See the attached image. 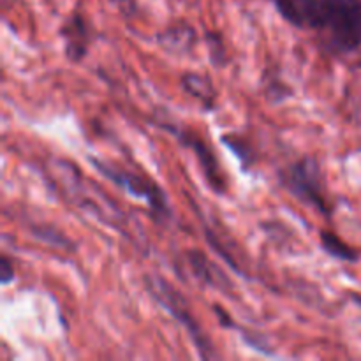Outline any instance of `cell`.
Segmentation results:
<instances>
[{
  "instance_id": "cell-1",
  "label": "cell",
  "mask_w": 361,
  "mask_h": 361,
  "mask_svg": "<svg viewBox=\"0 0 361 361\" xmlns=\"http://www.w3.org/2000/svg\"><path fill=\"white\" fill-rule=\"evenodd\" d=\"M87 161L90 162V166L95 171L101 173L104 178L115 183L116 187L123 189L133 197L143 200L147 203L152 221L161 226H166L171 222L173 210L169 207L168 194L164 192V189L157 182H152V180L145 178V176L137 175V173L116 168L115 164H109V162L94 157V155H88Z\"/></svg>"
},
{
  "instance_id": "cell-2",
  "label": "cell",
  "mask_w": 361,
  "mask_h": 361,
  "mask_svg": "<svg viewBox=\"0 0 361 361\" xmlns=\"http://www.w3.org/2000/svg\"><path fill=\"white\" fill-rule=\"evenodd\" d=\"M145 288H147L148 295L166 310V312L171 314L173 319L187 331L189 338L192 341V344L196 345L197 355L201 360H210V358H219V353L215 351L214 342L208 338V335L204 334V330L201 328V324L197 323V319L194 317V314L190 312L189 305H187L185 298L169 284L168 281H164L159 275H148L145 277Z\"/></svg>"
},
{
  "instance_id": "cell-3",
  "label": "cell",
  "mask_w": 361,
  "mask_h": 361,
  "mask_svg": "<svg viewBox=\"0 0 361 361\" xmlns=\"http://www.w3.org/2000/svg\"><path fill=\"white\" fill-rule=\"evenodd\" d=\"M282 187L289 194L302 201L307 207H312L324 217H331L334 204L326 197L323 171L319 162L314 157H302L291 166L279 173Z\"/></svg>"
},
{
  "instance_id": "cell-4",
  "label": "cell",
  "mask_w": 361,
  "mask_h": 361,
  "mask_svg": "<svg viewBox=\"0 0 361 361\" xmlns=\"http://www.w3.org/2000/svg\"><path fill=\"white\" fill-rule=\"evenodd\" d=\"M323 28L330 42L341 51H353L361 46V2L358 0H326Z\"/></svg>"
},
{
  "instance_id": "cell-5",
  "label": "cell",
  "mask_w": 361,
  "mask_h": 361,
  "mask_svg": "<svg viewBox=\"0 0 361 361\" xmlns=\"http://www.w3.org/2000/svg\"><path fill=\"white\" fill-rule=\"evenodd\" d=\"M157 126L161 129L168 130L173 136L178 140V143L182 147L189 148L194 152L197 162H200V168L203 171L204 178H207L208 185L215 190V194L219 196H224L228 192V176L222 171L221 164H219V159L215 155L214 148L203 140L197 133H194L192 129H187V127H175L173 123H162L157 122Z\"/></svg>"
},
{
  "instance_id": "cell-6",
  "label": "cell",
  "mask_w": 361,
  "mask_h": 361,
  "mask_svg": "<svg viewBox=\"0 0 361 361\" xmlns=\"http://www.w3.org/2000/svg\"><path fill=\"white\" fill-rule=\"evenodd\" d=\"M187 263H189L190 270H192L194 277L200 282H203L208 288L219 289L221 293H231L235 289L231 279L224 274L221 267L200 249H189L185 252Z\"/></svg>"
},
{
  "instance_id": "cell-7",
  "label": "cell",
  "mask_w": 361,
  "mask_h": 361,
  "mask_svg": "<svg viewBox=\"0 0 361 361\" xmlns=\"http://www.w3.org/2000/svg\"><path fill=\"white\" fill-rule=\"evenodd\" d=\"M60 35L66 42V56L69 62L78 63L87 56L90 44V30L80 14H73L69 21L60 28Z\"/></svg>"
},
{
  "instance_id": "cell-8",
  "label": "cell",
  "mask_w": 361,
  "mask_h": 361,
  "mask_svg": "<svg viewBox=\"0 0 361 361\" xmlns=\"http://www.w3.org/2000/svg\"><path fill=\"white\" fill-rule=\"evenodd\" d=\"M155 41L168 53H187L196 46L197 32L187 21H176L155 35Z\"/></svg>"
},
{
  "instance_id": "cell-9",
  "label": "cell",
  "mask_w": 361,
  "mask_h": 361,
  "mask_svg": "<svg viewBox=\"0 0 361 361\" xmlns=\"http://www.w3.org/2000/svg\"><path fill=\"white\" fill-rule=\"evenodd\" d=\"M183 90L201 102L207 111H214L217 108V90L208 76L200 73H185L182 76Z\"/></svg>"
},
{
  "instance_id": "cell-10",
  "label": "cell",
  "mask_w": 361,
  "mask_h": 361,
  "mask_svg": "<svg viewBox=\"0 0 361 361\" xmlns=\"http://www.w3.org/2000/svg\"><path fill=\"white\" fill-rule=\"evenodd\" d=\"M28 231H30L32 238L39 240L44 245L53 247V249H62V250H74L76 243L60 231L56 226L46 224V222H39V224H28Z\"/></svg>"
},
{
  "instance_id": "cell-11",
  "label": "cell",
  "mask_w": 361,
  "mask_h": 361,
  "mask_svg": "<svg viewBox=\"0 0 361 361\" xmlns=\"http://www.w3.org/2000/svg\"><path fill=\"white\" fill-rule=\"evenodd\" d=\"M319 243L321 249L328 254L330 257L338 261H345V263H356L360 259L358 250L353 249L351 245L344 242L342 238H338L334 231H328V229H323L319 233Z\"/></svg>"
},
{
  "instance_id": "cell-12",
  "label": "cell",
  "mask_w": 361,
  "mask_h": 361,
  "mask_svg": "<svg viewBox=\"0 0 361 361\" xmlns=\"http://www.w3.org/2000/svg\"><path fill=\"white\" fill-rule=\"evenodd\" d=\"M221 143L226 145V147L233 152V155H235L240 161V164H242L243 171L249 173L250 168L254 166V162H256V154H254L252 145H250L243 136L233 133L222 134Z\"/></svg>"
},
{
  "instance_id": "cell-13",
  "label": "cell",
  "mask_w": 361,
  "mask_h": 361,
  "mask_svg": "<svg viewBox=\"0 0 361 361\" xmlns=\"http://www.w3.org/2000/svg\"><path fill=\"white\" fill-rule=\"evenodd\" d=\"M204 41H207L208 51H210V60L215 67H224L226 60H228V51H226V42L219 32L208 30L204 34Z\"/></svg>"
},
{
  "instance_id": "cell-14",
  "label": "cell",
  "mask_w": 361,
  "mask_h": 361,
  "mask_svg": "<svg viewBox=\"0 0 361 361\" xmlns=\"http://www.w3.org/2000/svg\"><path fill=\"white\" fill-rule=\"evenodd\" d=\"M238 334H240V337H242V341L245 342L250 349H254V351L261 353V355H264V356H275V353L271 351L268 341L261 334H257V331L245 330V328H242V326L238 328Z\"/></svg>"
},
{
  "instance_id": "cell-15",
  "label": "cell",
  "mask_w": 361,
  "mask_h": 361,
  "mask_svg": "<svg viewBox=\"0 0 361 361\" xmlns=\"http://www.w3.org/2000/svg\"><path fill=\"white\" fill-rule=\"evenodd\" d=\"M204 238H207L208 245H210L212 249L215 250V254H219V256H221L222 259H224L226 263H228V267L231 268V270L235 271V274H238V275H245V271H243V270H242V267H240V264L236 263L235 257H233L231 254H229V250H226V249H224V245H222V243L219 242L217 236H215V233H214V231H210V229H204Z\"/></svg>"
},
{
  "instance_id": "cell-16",
  "label": "cell",
  "mask_w": 361,
  "mask_h": 361,
  "mask_svg": "<svg viewBox=\"0 0 361 361\" xmlns=\"http://www.w3.org/2000/svg\"><path fill=\"white\" fill-rule=\"evenodd\" d=\"M288 97H293V90L289 87H286L282 81L271 80L267 87V99L271 104H279V102L286 101Z\"/></svg>"
},
{
  "instance_id": "cell-17",
  "label": "cell",
  "mask_w": 361,
  "mask_h": 361,
  "mask_svg": "<svg viewBox=\"0 0 361 361\" xmlns=\"http://www.w3.org/2000/svg\"><path fill=\"white\" fill-rule=\"evenodd\" d=\"M214 314L217 316V321H219V324H221V328H224V330H236V331H238L240 326L235 323V321H233L231 314H229L228 310L224 309V307L214 305Z\"/></svg>"
},
{
  "instance_id": "cell-18",
  "label": "cell",
  "mask_w": 361,
  "mask_h": 361,
  "mask_svg": "<svg viewBox=\"0 0 361 361\" xmlns=\"http://www.w3.org/2000/svg\"><path fill=\"white\" fill-rule=\"evenodd\" d=\"M13 281H14L13 264H11L9 257L2 256V259H0V282H2V286H9Z\"/></svg>"
},
{
  "instance_id": "cell-19",
  "label": "cell",
  "mask_w": 361,
  "mask_h": 361,
  "mask_svg": "<svg viewBox=\"0 0 361 361\" xmlns=\"http://www.w3.org/2000/svg\"><path fill=\"white\" fill-rule=\"evenodd\" d=\"M116 6V9L123 14V16L130 18L134 13H136V2L134 0H111Z\"/></svg>"
}]
</instances>
